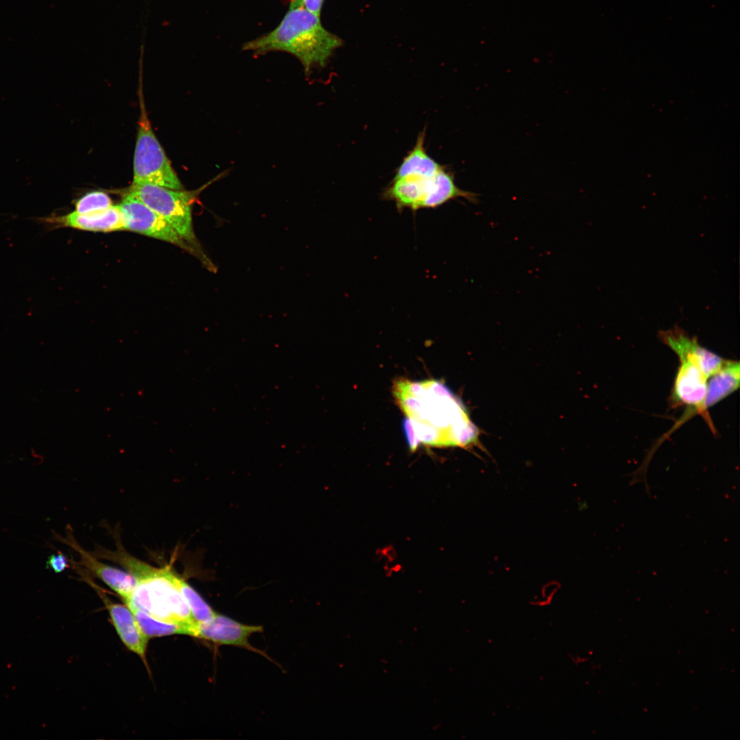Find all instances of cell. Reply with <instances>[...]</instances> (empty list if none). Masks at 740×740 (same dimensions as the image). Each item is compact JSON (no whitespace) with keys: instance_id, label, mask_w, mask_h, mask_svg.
Instances as JSON below:
<instances>
[{"instance_id":"obj_1","label":"cell","mask_w":740,"mask_h":740,"mask_svg":"<svg viewBox=\"0 0 740 740\" xmlns=\"http://www.w3.org/2000/svg\"><path fill=\"white\" fill-rule=\"evenodd\" d=\"M341 45L339 37L323 27L319 16L301 5L289 9L273 30L245 42L242 49L258 55L289 53L300 61L307 75L313 67L323 66Z\"/></svg>"},{"instance_id":"obj_2","label":"cell","mask_w":740,"mask_h":740,"mask_svg":"<svg viewBox=\"0 0 740 740\" xmlns=\"http://www.w3.org/2000/svg\"><path fill=\"white\" fill-rule=\"evenodd\" d=\"M395 394L406 417L436 428L446 446H465L475 439V426L444 384L436 380L405 381L402 390H396Z\"/></svg>"},{"instance_id":"obj_3","label":"cell","mask_w":740,"mask_h":740,"mask_svg":"<svg viewBox=\"0 0 740 740\" xmlns=\"http://www.w3.org/2000/svg\"><path fill=\"white\" fill-rule=\"evenodd\" d=\"M174 574L168 567L149 565L136 578L137 584L124 602L158 620L195 627L197 623L174 582Z\"/></svg>"},{"instance_id":"obj_4","label":"cell","mask_w":740,"mask_h":740,"mask_svg":"<svg viewBox=\"0 0 740 740\" xmlns=\"http://www.w3.org/2000/svg\"><path fill=\"white\" fill-rule=\"evenodd\" d=\"M225 172L196 191H182L169 189L149 184H132L129 193L135 196L149 208L162 217L177 232L179 236L194 250L195 256L210 271L217 268L202 250L194 232L192 206L199 192L213 182L220 180Z\"/></svg>"},{"instance_id":"obj_5","label":"cell","mask_w":740,"mask_h":740,"mask_svg":"<svg viewBox=\"0 0 740 740\" xmlns=\"http://www.w3.org/2000/svg\"><path fill=\"white\" fill-rule=\"evenodd\" d=\"M399 210L436 208L452 199L463 197L477 202V195L459 188L452 174L443 167L430 177H404L393 179L385 191Z\"/></svg>"},{"instance_id":"obj_6","label":"cell","mask_w":740,"mask_h":740,"mask_svg":"<svg viewBox=\"0 0 740 740\" xmlns=\"http://www.w3.org/2000/svg\"><path fill=\"white\" fill-rule=\"evenodd\" d=\"M145 110L141 103L134 156L133 184H149L181 190L182 184L155 136Z\"/></svg>"},{"instance_id":"obj_7","label":"cell","mask_w":740,"mask_h":740,"mask_svg":"<svg viewBox=\"0 0 740 740\" xmlns=\"http://www.w3.org/2000/svg\"><path fill=\"white\" fill-rule=\"evenodd\" d=\"M119 206L125 230L174 244L195 256L170 224L135 196L128 193Z\"/></svg>"},{"instance_id":"obj_8","label":"cell","mask_w":740,"mask_h":740,"mask_svg":"<svg viewBox=\"0 0 740 740\" xmlns=\"http://www.w3.org/2000/svg\"><path fill=\"white\" fill-rule=\"evenodd\" d=\"M53 534L56 540L67 545L79 554L80 561L77 563L78 565L103 581L120 595L123 601L130 596L137 584V579L133 575L102 563L92 554L85 550L75 539L70 525L68 524L66 527L65 536L55 532H53Z\"/></svg>"},{"instance_id":"obj_9","label":"cell","mask_w":740,"mask_h":740,"mask_svg":"<svg viewBox=\"0 0 740 740\" xmlns=\"http://www.w3.org/2000/svg\"><path fill=\"white\" fill-rule=\"evenodd\" d=\"M76 572L90 584L103 600L111 621L124 645L132 652L145 661L148 639L138 624L132 612L126 605L111 601L103 591L88 576L84 568L79 565L74 567Z\"/></svg>"},{"instance_id":"obj_10","label":"cell","mask_w":740,"mask_h":740,"mask_svg":"<svg viewBox=\"0 0 740 740\" xmlns=\"http://www.w3.org/2000/svg\"><path fill=\"white\" fill-rule=\"evenodd\" d=\"M261 632V626L244 624L216 613L208 621L196 624L193 637L217 645L244 648L263 655L262 652L254 648L249 642V639L253 634Z\"/></svg>"},{"instance_id":"obj_11","label":"cell","mask_w":740,"mask_h":740,"mask_svg":"<svg viewBox=\"0 0 740 740\" xmlns=\"http://www.w3.org/2000/svg\"><path fill=\"white\" fill-rule=\"evenodd\" d=\"M659 339L678 356L679 360L695 362L709 378L718 371L726 359L701 346L695 337H691L678 326L660 331Z\"/></svg>"},{"instance_id":"obj_12","label":"cell","mask_w":740,"mask_h":740,"mask_svg":"<svg viewBox=\"0 0 740 740\" xmlns=\"http://www.w3.org/2000/svg\"><path fill=\"white\" fill-rule=\"evenodd\" d=\"M38 221L55 227H71L91 232H113L125 230L122 212L119 205H112L103 211L79 214L73 211L64 215L40 218Z\"/></svg>"},{"instance_id":"obj_13","label":"cell","mask_w":740,"mask_h":740,"mask_svg":"<svg viewBox=\"0 0 740 740\" xmlns=\"http://www.w3.org/2000/svg\"><path fill=\"white\" fill-rule=\"evenodd\" d=\"M740 365L739 361L726 360L721 369L708 380L704 402L708 410L739 387Z\"/></svg>"},{"instance_id":"obj_14","label":"cell","mask_w":740,"mask_h":740,"mask_svg":"<svg viewBox=\"0 0 740 740\" xmlns=\"http://www.w3.org/2000/svg\"><path fill=\"white\" fill-rule=\"evenodd\" d=\"M425 132L418 136L412 149L404 158L397 169L394 179L404 177H430L443 166L431 158L424 147Z\"/></svg>"},{"instance_id":"obj_15","label":"cell","mask_w":740,"mask_h":740,"mask_svg":"<svg viewBox=\"0 0 740 740\" xmlns=\"http://www.w3.org/2000/svg\"><path fill=\"white\" fill-rule=\"evenodd\" d=\"M138 624L147 637H159L173 634L193 636L195 627L168 623L158 620L134 606H128Z\"/></svg>"},{"instance_id":"obj_16","label":"cell","mask_w":740,"mask_h":740,"mask_svg":"<svg viewBox=\"0 0 740 740\" xmlns=\"http://www.w3.org/2000/svg\"><path fill=\"white\" fill-rule=\"evenodd\" d=\"M174 582L184 597L196 623H203L210 619L216 612L203 599L199 593L184 579L174 574Z\"/></svg>"},{"instance_id":"obj_17","label":"cell","mask_w":740,"mask_h":740,"mask_svg":"<svg viewBox=\"0 0 740 740\" xmlns=\"http://www.w3.org/2000/svg\"><path fill=\"white\" fill-rule=\"evenodd\" d=\"M112 206V200L107 193L99 190L91 191L76 201L75 211L79 214H87L103 211Z\"/></svg>"},{"instance_id":"obj_18","label":"cell","mask_w":740,"mask_h":740,"mask_svg":"<svg viewBox=\"0 0 740 740\" xmlns=\"http://www.w3.org/2000/svg\"><path fill=\"white\" fill-rule=\"evenodd\" d=\"M69 559L60 551L57 554H51L48 557L46 567L53 570L55 573H61L70 567Z\"/></svg>"},{"instance_id":"obj_19","label":"cell","mask_w":740,"mask_h":740,"mask_svg":"<svg viewBox=\"0 0 740 740\" xmlns=\"http://www.w3.org/2000/svg\"><path fill=\"white\" fill-rule=\"evenodd\" d=\"M403 429L410 449L412 451L416 450L420 442L417 438L413 424L408 417H406L403 421Z\"/></svg>"},{"instance_id":"obj_20","label":"cell","mask_w":740,"mask_h":740,"mask_svg":"<svg viewBox=\"0 0 740 740\" xmlns=\"http://www.w3.org/2000/svg\"><path fill=\"white\" fill-rule=\"evenodd\" d=\"M324 0H301L302 6L306 10L320 17V14Z\"/></svg>"},{"instance_id":"obj_21","label":"cell","mask_w":740,"mask_h":740,"mask_svg":"<svg viewBox=\"0 0 740 740\" xmlns=\"http://www.w3.org/2000/svg\"><path fill=\"white\" fill-rule=\"evenodd\" d=\"M302 5L301 0H290L289 9L295 8Z\"/></svg>"}]
</instances>
